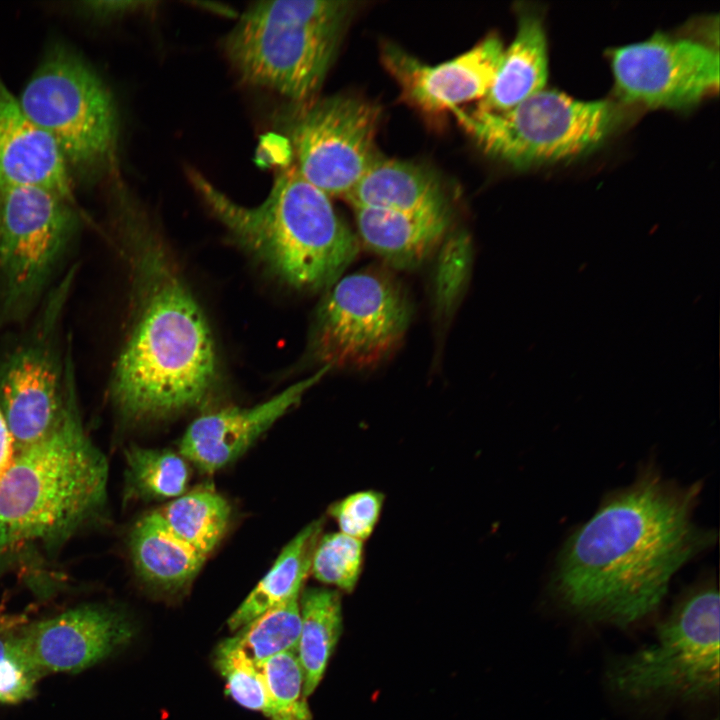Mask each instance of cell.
<instances>
[{"label":"cell","mask_w":720,"mask_h":720,"mask_svg":"<svg viewBox=\"0 0 720 720\" xmlns=\"http://www.w3.org/2000/svg\"><path fill=\"white\" fill-rule=\"evenodd\" d=\"M701 489L644 466L563 545L552 578L557 599L587 621L621 628L653 614L675 573L716 541L693 520Z\"/></svg>","instance_id":"cell-1"},{"label":"cell","mask_w":720,"mask_h":720,"mask_svg":"<svg viewBox=\"0 0 720 720\" xmlns=\"http://www.w3.org/2000/svg\"><path fill=\"white\" fill-rule=\"evenodd\" d=\"M137 306L114 367L111 398L130 421L160 419L199 405L217 375L206 318L167 256L142 241Z\"/></svg>","instance_id":"cell-2"},{"label":"cell","mask_w":720,"mask_h":720,"mask_svg":"<svg viewBox=\"0 0 720 720\" xmlns=\"http://www.w3.org/2000/svg\"><path fill=\"white\" fill-rule=\"evenodd\" d=\"M107 483V459L82 422L69 347L52 427L16 453L0 479V552L27 541H65L103 512Z\"/></svg>","instance_id":"cell-3"},{"label":"cell","mask_w":720,"mask_h":720,"mask_svg":"<svg viewBox=\"0 0 720 720\" xmlns=\"http://www.w3.org/2000/svg\"><path fill=\"white\" fill-rule=\"evenodd\" d=\"M188 176L232 236L296 288H329L357 255V238L329 196L295 166L281 170L265 200L254 207L238 204L196 170Z\"/></svg>","instance_id":"cell-4"},{"label":"cell","mask_w":720,"mask_h":720,"mask_svg":"<svg viewBox=\"0 0 720 720\" xmlns=\"http://www.w3.org/2000/svg\"><path fill=\"white\" fill-rule=\"evenodd\" d=\"M350 1L279 0L250 6L224 41L247 83L308 104L321 87Z\"/></svg>","instance_id":"cell-5"},{"label":"cell","mask_w":720,"mask_h":720,"mask_svg":"<svg viewBox=\"0 0 720 720\" xmlns=\"http://www.w3.org/2000/svg\"><path fill=\"white\" fill-rule=\"evenodd\" d=\"M719 602L712 577L687 588L659 623L653 644L609 662V688L639 702L699 703L717 697Z\"/></svg>","instance_id":"cell-6"},{"label":"cell","mask_w":720,"mask_h":720,"mask_svg":"<svg viewBox=\"0 0 720 720\" xmlns=\"http://www.w3.org/2000/svg\"><path fill=\"white\" fill-rule=\"evenodd\" d=\"M18 101L53 139L70 175L94 181L114 172L119 122L113 96L72 48H48Z\"/></svg>","instance_id":"cell-7"},{"label":"cell","mask_w":720,"mask_h":720,"mask_svg":"<svg viewBox=\"0 0 720 720\" xmlns=\"http://www.w3.org/2000/svg\"><path fill=\"white\" fill-rule=\"evenodd\" d=\"M452 112L485 152L519 169L581 156L622 120L611 102L581 101L555 90H541L503 111Z\"/></svg>","instance_id":"cell-8"},{"label":"cell","mask_w":720,"mask_h":720,"mask_svg":"<svg viewBox=\"0 0 720 720\" xmlns=\"http://www.w3.org/2000/svg\"><path fill=\"white\" fill-rule=\"evenodd\" d=\"M78 228L73 201L34 186L0 190V324L28 316Z\"/></svg>","instance_id":"cell-9"},{"label":"cell","mask_w":720,"mask_h":720,"mask_svg":"<svg viewBox=\"0 0 720 720\" xmlns=\"http://www.w3.org/2000/svg\"><path fill=\"white\" fill-rule=\"evenodd\" d=\"M316 315L312 352L331 368L377 366L401 344L411 319L404 291L390 275L362 270L341 276Z\"/></svg>","instance_id":"cell-10"},{"label":"cell","mask_w":720,"mask_h":720,"mask_svg":"<svg viewBox=\"0 0 720 720\" xmlns=\"http://www.w3.org/2000/svg\"><path fill=\"white\" fill-rule=\"evenodd\" d=\"M75 270L49 293L30 329L0 359V409L16 453L44 437L59 412L65 356L60 323Z\"/></svg>","instance_id":"cell-11"},{"label":"cell","mask_w":720,"mask_h":720,"mask_svg":"<svg viewBox=\"0 0 720 720\" xmlns=\"http://www.w3.org/2000/svg\"><path fill=\"white\" fill-rule=\"evenodd\" d=\"M378 113L372 104L345 95L306 105L289 131L302 177L328 196L345 198L377 157Z\"/></svg>","instance_id":"cell-12"},{"label":"cell","mask_w":720,"mask_h":720,"mask_svg":"<svg viewBox=\"0 0 720 720\" xmlns=\"http://www.w3.org/2000/svg\"><path fill=\"white\" fill-rule=\"evenodd\" d=\"M610 56L616 93L626 103L682 109L718 88V52L699 41L657 34Z\"/></svg>","instance_id":"cell-13"},{"label":"cell","mask_w":720,"mask_h":720,"mask_svg":"<svg viewBox=\"0 0 720 720\" xmlns=\"http://www.w3.org/2000/svg\"><path fill=\"white\" fill-rule=\"evenodd\" d=\"M503 51L501 40L491 35L438 65H427L394 46L385 47L383 61L403 96L418 109L432 114L453 111L461 104L483 99L493 84Z\"/></svg>","instance_id":"cell-14"},{"label":"cell","mask_w":720,"mask_h":720,"mask_svg":"<svg viewBox=\"0 0 720 720\" xmlns=\"http://www.w3.org/2000/svg\"><path fill=\"white\" fill-rule=\"evenodd\" d=\"M24 646L41 675L78 672L103 660L132 635L118 613L86 605L21 629Z\"/></svg>","instance_id":"cell-15"},{"label":"cell","mask_w":720,"mask_h":720,"mask_svg":"<svg viewBox=\"0 0 720 720\" xmlns=\"http://www.w3.org/2000/svg\"><path fill=\"white\" fill-rule=\"evenodd\" d=\"M329 370L327 366L320 367L310 377L255 406L229 407L198 417L181 438V455L205 473H213L226 466L297 405L306 391Z\"/></svg>","instance_id":"cell-16"},{"label":"cell","mask_w":720,"mask_h":720,"mask_svg":"<svg viewBox=\"0 0 720 720\" xmlns=\"http://www.w3.org/2000/svg\"><path fill=\"white\" fill-rule=\"evenodd\" d=\"M71 184L55 142L25 114L0 76V190L34 186L74 202Z\"/></svg>","instance_id":"cell-17"},{"label":"cell","mask_w":720,"mask_h":720,"mask_svg":"<svg viewBox=\"0 0 720 720\" xmlns=\"http://www.w3.org/2000/svg\"><path fill=\"white\" fill-rule=\"evenodd\" d=\"M358 234L364 246L391 266L421 264L441 243L448 225V207L402 212L355 207Z\"/></svg>","instance_id":"cell-18"},{"label":"cell","mask_w":720,"mask_h":720,"mask_svg":"<svg viewBox=\"0 0 720 720\" xmlns=\"http://www.w3.org/2000/svg\"><path fill=\"white\" fill-rule=\"evenodd\" d=\"M547 43L541 17L519 15L514 40L504 49L493 84L476 109L503 111L543 90L548 75Z\"/></svg>","instance_id":"cell-19"},{"label":"cell","mask_w":720,"mask_h":720,"mask_svg":"<svg viewBox=\"0 0 720 720\" xmlns=\"http://www.w3.org/2000/svg\"><path fill=\"white\" fill-rule=\"evenodd\" d=\"M345 199L355 207L417 212L448 207L438 179L416 164L378 158Z\"/></svg>","instance_id":"cell-20"},{"label":"cell","mask_w":720,"mask_h":720,"mask_svg":"<svg viewBox=\"0 0 720 720\" xmlns=\"http://www.w3.org/2000/svg\"><path fill=\"white\" fill-rule=\"evenodd\" d=\"M129 547L141 578L168 592L187 586L207 558L177 537L158 511L146 514L135 524Z\"/></svg>","instance_id":"cell-21"},{"label":"cell","mask_w":720,"mask_h":720,"mask_svg":"<svg viewBox=\"0 0 720 720\" xmlns=\"http://www.w3.org/2000/svg\"><path fill=\"white\" fill-rule=\"evenodd\" d=\"M323 526V518L311 522L283 548L271 569L228 619L231 631H237L267 610L299 597L303 582L311 572Z\"/></svg>","instance_id":"cell-22"},{"label":"cell","mask_w":720,"mask_h":720,"mask_svg":"<svg viewBox=\"0 0 720 720\" xmlns=\"http://www.w3.org/2000/svg\"><path fill=\"white\" fill-rule=\"evenodd\" d=\"M301 628L296 647L304 682V695L312 694L323 678L342 631L338 591L308 588L299 597Z\"/></svg>","instance_id":"cell-23"},{"label":"cell","mask_w":720,"mask_h":720,"mask_svg":"<svg viewBox=\"0 0 720 720\" xmlns=\"http://www.w3.org/2000/svg\"><path fill=\"white\" fill-rule=\"evenodd\" d=\"M158 512L177 537L206 557L222 539L231 515L228 502L209 489L183 494Z\"/></svg>","instance_id":"cell-24"},{"label":"cell","mask_w":720,"mask_h":720,"mask_svg":"<svg viewBox=\"0 0 720 720\" xmlns=\"http://www.w3.org/2000/svg\"><path fill=\"white\" fill-rule=\"evenodd\" d=\"M125 460L127 498L167 499L185 493L189 468L178 454L132 446L126 449Z\"/></svg>","instance_id":"cell-25"},{"label":"cell","mask_w":720,"mask_h":720,"mask_svg":"<svg viewBox=\"0 0 720 720\" xmlns=\"http://www.w3.org/2000/svg\"><path fill=\"white\" fill-rule=\"evenodd\" d=\"M301 628L299 597L259 615L231 637L256 664L282 652L295 650Z\"/></svg>","instance_id":"cell-26"},{"label":"cell","mask_w":720,"mask_h":720,"mask_svg":"<svg viewBox=\"0 0 720 720\" xmlns=\"http://www.w3.org/2000/svg\"><path fill=\"white\" fill-rule=\"evenodd\" d=\"M257 666L263 677L270 720H311L296 651L274 655Z\"/></svg>","instance_id":"cell-27"},{"label":"cell","mask_w":720,"mask_h":720,"mask_svg":"<svg viewBox=\"0 0 720 720\" xmlns=\"http://www.w3.org/2000/svg\"><path fill=\"white\" fill-rule=\"evenodd\" d=\"M17 624L0 621V704H16L31 697L42 676L24 646L22 626Z\"/></svg>","instance_id":"cell-28"},{"label":"cell","mask_w":720,"mask_h":720,"mask_svg":"<svg viewBox=\"0 0 720 720\" xmlns=\"http://www.w3.org/2000/svg\"><path fill=\"white\" fill-rule=\"evenodd\" d=\"M214 664L225 679L229 695L241 706L267 716L265 684L257 664L231 638L220 642Z\"/></svg>","instance_id":"cell-29"},{"label":"cell","mask_w":720,"mask_h":720,"mask_svg":"<svg viewBox=\"0 0 720 720\" xmlns=\"http://www.w3.org/2000/svg\"><path fill=\"white\" fill-rule=\"evenodd\" d=\"M362 564L363 542L335 532L321 536L311 572L317 580L351 592L359 580Z\"/></svg>","instance_id":"cell-30"},{"label":"cell","mask_w":720,"mask_h":720,"mask_svg":"<svg viewBox=\"0 0 720 720\" xmlns=\"http://www.w3.org/2000/svg\"><path fill=\"white\" fill-rule=\"evenodd\" d=\"M383 502L384 495L378 491H358L333 503L328 512L341 533L363 542L374 531Z\"/></svg>","instance_id":"cell-31"},{"label":"cell","mask_w":720,"mask_h":720,"mask_svg":"<svg viewBox=\"0 0 720 720\" xmlns=\"http://www.w3.org/2000/svg\"><path fill=\"white\" fill-rule=\"evenodd\" d=\"M145 2L133 1H92L84 3V10L95 18H108L138 9Z\"/></svg>","instance_id":"cell-32"},{"label":"cell","mask_w":720,"mask_h":720,"mask_svg":"<svg viewBox=\"0 0 720 720\" xmlns=\"http://www.w3.org/2000/svg\"><path fill=\"white\" fill-rule=\"evenodd\" d=\"M16 456L15 441L0 409V479Z\"/></svg>","instance_id":"cell-33"}]
</instances>
